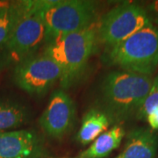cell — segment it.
<instances>
[{"mask_svg":"<svg viewBox=\"0 0 158 158\" xmlns=\"http://www.w3.org/2000/svg\"><path fill=\"white\" fill-rule=\"evenodd\" d=\"M150 76L113 70L102 81L99 98L102 110L115 121L138 114L152 85Z\"/></svg>","mask_w":158,"mask_h":158,"instance_id":"1","label":"cell"},{"mask_svg":"<svg viewBox=\"0 0 158 158\" xmlns=\"http://www.w3.org/2000/svg\"><path fill=\"white\" fill-rule=\"evenodd\" d=\"M97 23L45 43L43 54L53 59L61 69L60 83L63 90L69 89L78 82L95 52L98 45Z\"/></svg>","mask_w":158,"mask_h":158,"instance_id":"2","label":"cell"},{"mask_svg":"<svg viewBox=\"0 0 158 158\" xmlns=\"http://www.w3.org/2000/svg\"><path fill=\"white\" fill-rule=\"evenodd\" d=\"M47 32L46 42L97 23V3L88 0L34 1ZM45 42V43H46Z\"/></svg>","mask_w":158,"mask_h":158,"instance_id":"3","label":"cell"},{"mask_svg":"<svg viewBox=\"0 0 158 158\" xmlns=\"http://www.w3.org/2000/svg\"><path fill=\"white\" fill-rule=\"evenodd\" d=\"M106 60L125 71L150 76L158 66V28L152 24L112 48Z\"/></svg>","mask_w":158,"mask_h":158,"instance_id":"4","label":"cell"},{"mask_svg":"<svg viewBox=\"0 0 158 158\" xmlns=\"http://www.w3.org/2000/svg\"><path fill=\"white\" fill-rule=\"evenodd\" d=\"M150 24L143 7L135 3L120 4L97 23L98 42L110 49Z\"/></svg>","mask_w":158,"mask_h":158,"instance_id":"5","label":"cell"},{"mask_svg":"<svg viewBox=\"0 0 158 158\" xmlns=\"http://www.w3.org/2000/svg\"><path fill=\"white\" fill-rule=\"evenodd\" d=\"M21 11L6 48L9 57L18 63L34 56L41 44H45L47 32L34 1H21Z\"/></svg>","mask_w":158,"mask_h":158,"instance_id":"6","label":"cell"},{"mask_svg":"<svg viewBox=\"0 0 158 158\" xmlns=\"http://www.w3.org/2000/svg\"><path fill=\"white\" fill-rule=\"evenodd\" d=\"M62 71L57 63L44 54L34 55L19 62L14 70L16 85L31 96L46 94L61 79Z\"/></svg>","mask_w":158,"mask_h":158,"instance_id":"7","label":"cell"},{"mask_svg":"<svg viewBox=\"0 0 158 158\" xmlns=\"http://www.w3.org/2000/svg\"><path fill=\"white\" fill-rule=\"evenodd\" d=\"M75 119V103L64 90L60 89L52 93L39 123L48 135L59 140L71 131Z\"/></svg>","mask_w":158,"mask_h":158,"instance_id":"8","label":"cell"},{"mask_svg":"<svg viewBox=\"0 0 158 158\" xmlns=\"http://www.w3.org/2000/svg\"><path fill=\"white\" fill-rule=\"evenodd\" d=\"M44 151L42 141L34 131L0 132V158H40Z\"/></svg>","mask_w":158,"mask_h":158,"instance_id":"9","label":"cell"},{"mask_svg":"<svg viewBox=\"0 0 158 158\" xmlns=\"http://www.w3.org/2000/svg\"><path fill=\"white\" fill-rule=\"evenodd\" d=\"M157 150V134L150 128L139 127L127 135L123 150L113 158H155Z\"/></svg>","mask_w":158,"mask_h":158,"instance_id":"10","label":"cell"},{"mask_svg":"<svg viewBox=\"0 0 158 158\" xmlns=\"http://www.w3.org/2000/svg\"><path fill=\"white\" fill-rule=\"evenodd\" d=\"M113 122L111 117L102 109H90L83 118L77 135V140L83 146L89 145L98 136L106 132Z\"/></svg>","mask_w":158,"mask_h":158,"instance_id":"11","label":"cell"},{"mask_svg":"<svg viewBox=\"0 0 158 158\" xmlns=\"http://www.w3.org/2000/svg\"><path fill=\"white\" fill-rule=\"evenodd\" d=\"M124 137L123 127L119 124L114 125L92 141L88 148L70 158H106L120 146Z\"/></svg>","mask_w":158,"mask_h":158,"instance_id":"12","label":"cell"},{"mask_svg":"<svg viewBox=\"0 0 158 158\" xmlns=\"http://www.w3.org/2000/svg\"><path fill=\"white\" fill-rule=\"evenodd\" d=\"M27 118V109L21 104L11 101L0 102V132L17 128Z\"/></svg>","mask_w":158,"mask_h":158,"instance_id":"13","label":"cell"},{"mask_svg":"<svg viewBox=\"0 0 158 158\" xmlns=\"http://www.w3.org/2000/svg\"><path fill=\"white\" fill-rule=\"evenodd\" d=\"M21 11V4L18 2L6 6L0 11V47L6 45L10 39L12 30L17 23Z\"/></svg>","mask_w":158,"mask_h":158,"instance_id":"14","label":"cell"},{"mask_svg":"<svg viewBox=\"0 0 158 158\" xmlns=\"http://www.w3.org/2000/svg\"><path fill=\"white\" fill-rule=\"evenodd\" d=\"M158 108V75L153 79L152 85L145 101L141 106L137 117L140 118H146L148 114Z\"/></svg>","mask_w":158,"mask_h":158,"instance_id":"15","label":"cell"},{"mask_svg":"<svg viewBox=\"0 0 158 158\" xmlns=\"http://www.w3.org/2000/svg\"><path fill=\"white\" fill-rule=\"evenodd\" d=\"M146 119L150 127V129L154 131L158 130V108L152 111L149 114H148Z\"/></svg>","mask_w":158,"mask_h":158,"instance_id":"16","label":"cell"},{"mask_svg":"<svg viewBox=\"0 0 158 158\" xmlns=\"http://www.w3.org/2000/svg\"><path fill=\"white\" fill-rule=\"evenodd\" d=\"M149 8H150V10L158 17V0L152 2L149 5Z\"/></svg>","mask_w":158,"mask_h":158,"instance_id":"17","label":"cell"},{"mask_svg":"<svg viewBox=\"0 0 158 158\" xmlns=\"http://www.w3.org/2000/svg\"><path fill=\"white\" fill-rule=\"evenodd\" d=\"M9 5V2H4V1H0V11L2 9H4L6 6H7Z\"/></svg>","mask_w":158,"mask_h":158,"instance_id":"18","label":"cell"}]
</instances>
